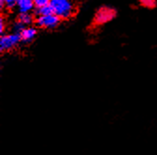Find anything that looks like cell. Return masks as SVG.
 <instances>
[{"mask_svg": "<svg viewBox=\"0 0 157 155\" xmlns=\"http://www.w3.org/2000/svg\"><path fill=\"white\" fill-rule=\"evenodd\" d=\"M50 6L53 14L60 19H68L73 16L76 11L72 0H51Z\"/></svg>", "mask_w": 157, "mask_h": 155, "instance_id": "1", "label": "cell"}, {"mask_svg": "<svg viewBox=\"0 0 157 155\" xmlns=\"http://www.w3.org/2000/svg\"><path fill=\"white\" fill-rule=\"evenodd\" d=\"M21 42V36L18 33L3 34L0 39V50L1 52L9 51L15 48Z\"/></svg>", "mask_w": 157, "mask_h": 155, "instance_id": "2", "label": "cell"}, {"mask_svg": "<svg viewBox=\"0 0 157 155\" xmlns=\"http://www.w3.org/2000/svg\"><path fill=\"white\" fill-rule=\"evenodd\" d=\"M116 16V11L112 8L103 7L98 10L94 18V25L96 27L102 26Z\"/></svg>", "mask_w": 157, "mask_h": 155, "instance_id": "3", "label": "cell"}, {"mask_svg": "<svg viewBox=\"0 0 157 155\" xmlns=\"http://www.w3.org/2000/svg\"><path fill=\"white\" fill-rule=\"evenodd\" d=\"M59 23H60V18L53 13L44 16H39L36 20V25L37 27L47 29H52L56 27L59 25Z\"/></svg>", "mask_w": 157, "mask_h": 155, "instance_id": "4", "label": "cell"}, {"mask_svg": "<svg viewBox=\"0 0 157 155\" xmlns=\"http://www.w3.org/2000/svg\"><path fill=\"white\" fill-rule=\"evenodd\" d=\"M17 8L20 13H30L34 10V0H18Z\"/></svg>", "mask_w": 157, "mask_h": 155, "instance_id": "5", "label": "cell"}, {"mask_svg": "<svg viewBox=\"0 0 157 155\" xmlns=\"http://www.w3.org/2000/svg\"><path fill=\"white\" fill-rule=\"evenodd\" d=\"M36 35V30L35 27H25L20 34L21 36V42H23L24 43H28L30 42H32L34 40V38Z\"/></svg>", "mask_w": 157, "mask_h": 155, "instance_id": "6", "label": "cell"}, {"mask_svg": "<svg viewBox=\"0 0 157 155\" xmlns=\"http://www.w3.org/2000/svg\"><path fill=\"white\" fill-rule=\"evenodd\" d=\"M52 13H53V12H52V10L50 5L45 6V7H41V8H36V10H35V14L37 17L44 16V15H49V14H52Z\"/></svg>", "mask_w": 157, "mask_h": 155, "instance_id": "7", "label": "cell"}, {"mask_svg": "<svg viewBox=\"0 0 157 155\" xmlns=\"http://www.w3.org/2000/svg\"><path fill=\"white\" fill-rule=\"evenodd\" d=\"M18 20L21 21L25 27L30 26L33 23V16L30 13H20Z\"/></svg>", "mask_w": 157, "mask_h": 155, "instance_id": "8", "label": "cell"}, {"mask_svg": "<svg viewBox=\"0 0 157 155\" xmlns=\"http://www.w3.org/2000/svg\"><path fill=\"white\" fill-rule=\"evenodd\" d=\"M17 2L18 0H0V7H1V9H12L17 6Z\"/></svg>", "mask_w": 157, "mask_h": 155, "instance_id": "9", "label": "cell"}, {"mask_svg": "<svg viewBox=\"0 0 157 155\" xmlns=\"http://www.w3.org/2000/svg\"><path fill=\"white\" fill-rule=\"evenodd\" d=\"M25 28V26L21 22V21H16L13 23L12 25V30L14 31V33H18V34H21V32Z\"/></svg>", "mask_w": 157, "mask_h": 155, "instance_id": "10", "label": "cell"}, {"mask_svg": "<svg viewBox=\"0 0 157 155\" xmlns=\"http://www.w3.org/2000/svg\"><path fill=\"white\" fill-rule=\"evenodd\" d=\"M51 0H34V4L36 8H41L50 5Z\"/></svg>", "mask_w": 157, "mask_h": 155, "instance_id": "11", "label": "cell"}, {"mask_svg": "<svg viewBox=\"0 0 157 155\" xmlns=\"http://www.w3.org/2000/svg\"><path fill=\"white\" fill-rule=\"evenodd\" d=\"M140 2L146 8H153L155 6V0H140Z\"/></svg>", "mask_w": 157, "mask_h": 155, "instance_id": "12", "label": "cell"}, {"mask_svg": "<svg viewBox=\"0 0 157 155\" xmlns=\"http://www.w3.org/2000/svg\"><path fill=\"white\" fill-rule=\"evenodd\" d=\"M5 30H6V22H5L4 17L2 16L1 19H0V32H1L2 35L4 34Z\"/></svg>", "mask_w": 157, "mask_h": 155, "instance_id": "13", "label": "cell"}]
</instances>
